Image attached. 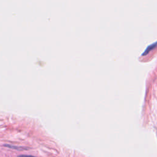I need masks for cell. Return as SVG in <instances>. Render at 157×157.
Masks as SVG:
<instances>
[{
  "mask_svg": "<svg viewBox=\"0 0 157 157\" xmlns=\"http://www.w3.org/2000/svg\"><path fill=\"white\" fill-rule=\"evenodd\" d=\"M18 157H35V156L32 155H19Z\"/></svg>",
  "mask_w": 157,
  "mask_h": 157,
  "instance_id": "6da1fadb",
  "label": "cell"
}]
</instances>
